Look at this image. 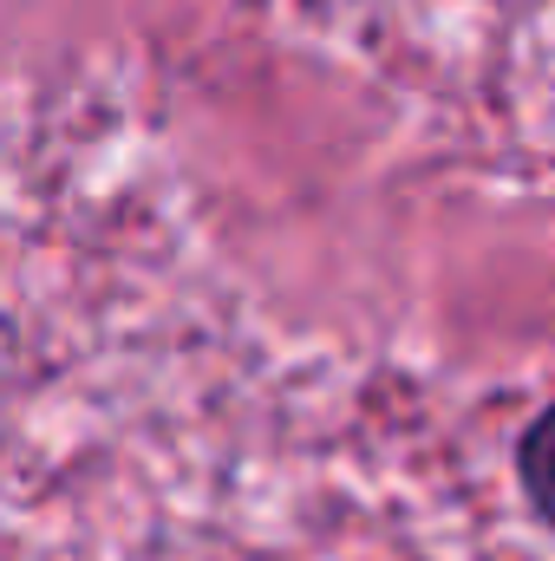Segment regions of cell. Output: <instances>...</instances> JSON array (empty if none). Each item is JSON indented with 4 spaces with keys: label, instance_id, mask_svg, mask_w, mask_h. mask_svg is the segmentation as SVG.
Returning <instances> with one entry per match:
<instances>
[{
    "label": "cell",
    "instance_id": "6da1fadb",
    "mask_svg": "<svg viewBox=\"0 0 555 561\" xmlns=\"http://www.w3.org/2000/svg\"><path fill=\"white\" fill-rule=\"evenodd\" d=\"M517 483H523L530 510L555 529V405L530 424V431H523V444H517Z\"/></svg>",
    "mask_w": 555,
    "mask_h": 561
}]
</instances>
